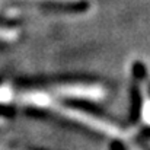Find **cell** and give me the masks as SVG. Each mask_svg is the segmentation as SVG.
<instances>
[{
	"label": "cell",
	"mask_w": 150,
	"mask_h": 150,
	"mask_svg": "<svg viewBox=\"0 0 150 150\" xmlns=\"http://www.w3.org/2000/svg\"><path fill=\"white\" fill-rule=\"evenodd\" d=\"M142 115H143V121L146 124H150V98H146V99L143 100Z\"/></svg>",
	"instance_id": "cell-3"
},
{
	"label": "cell",
	"mask_w": 150,
	"mask_h": 150,
	"mask_svg": "<svg viewBox=\"0 0 150 150\" xmlns=\"http://www.w3.org/2000/svg\"><path fill=\"white\" fill-rule=\"evenodd\" d=\"M57 95L69 96V98H80V99L100 100L105 96V89L99 85H60L54 89Z\"/></svg>",
	"instance_id": "cell-2"
},
{
	"label": "cell",
	"mask_w": 150,
	"mask_h": 150,
	"mask_svg": "<svg viewBox=\"0 0 150 150\" xmlns=\"http://www.w3.org/2000/svg\"><path fill=\"white\" fill-rule=\"evenodd\" d=\"M52 111H57L60 115L74 121V122H79L80 125H85L93 131H98L100 134H105V136H109V137H120V139H124L127 137V133L124 130H121L118 125L109 122V121H105V120H100L98 117L92 115V114H88V112H83L80 109H76V108H69V106H63V105H57L54 103V100L51 99L48 106Z\"/></svg>",
	"instance_id": "cell-1"
},
{
	"label": "cell",
	"mask_w": 150,
	"mask_h": 150,
	"mask_svg": "<svg viewBox=\"0 0 150 150\" xmlns=\"http://www.w3.org/2000/svg\"><path fill=\"white\" fill-rule=\"evenodd\" d=\"M128 150H142V149H140V147H136V146H131Z\"/></svg>",
	"instance_id": "cell-4"
},
{
	"label": "cell",
	"mask_w": 150,
	"mask_h": 150,
	"mask_svg": "<svg viewBox=\"0 0 150 150\" xmlns=\"http://www.w3.org/2000/svg\"><path fill=\"white\" fill-rule=\"evenodd\" d=\"M0 150H13V149H7V147H1L0 146Z\"/></svg>",
	"instance_id": "cell-5"
}]
</instances>
